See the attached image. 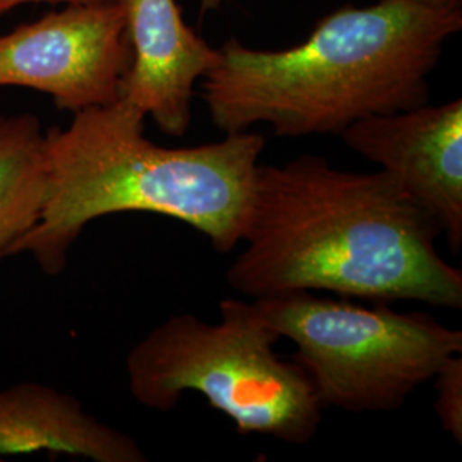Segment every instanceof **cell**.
<instances>
[{"label": "cell", "instance_id": "6da1fadb", "mask_svg": "<svg viewBox=\"0 0 462 462\" xmlns=\"http://www.w3.org/2000/svg\"><path fill=\"white\" fill-rule=\"evenodd\" d=\"M440 235L387 171H345L301 154L257 166L244 248L226 280L252 300L324 291L462 309V271L440 257Z\"/></svg>", "mask_w": 462, "mask_h": 462}, {"label": "cell", "instance_id": "7a4b0ae2", "mask_svg": "<svg viewBox=\"0 0 462 462\" xmlns=\"http://www.w3.org/2000/svg\"><path fill=\"white\" fill-rule=\"evenodd\" d=\"M461 30V9L410 0L345 5L290 49H248L230 38L200 79V98L221 133L267 124L278 137L339 135L365 116L430 103V74Z\"/></svg>", "mask_w": 462, "mask_h": 462}, {"label": "cell", "instance_id": "3957f363", "mask_svg": "<svg viewBox=\"0 0 462 462\" xmlns=\"http://www.w3.org/2000/svg\"><path fill=\"white\" fill-rule=\"evenodd\" d=\"M72 116L66 129L45 133V204L13 255L32 254L49 276H59L84 228L116 213L173 217L202 233L219 254L242 244L265 149L261 134L165 148L149 141L146 116L124 99Z\"/></svg>", "mask_w": 462, "mask_h": 462}, {"label": "cell", "instance_id": "277c9868", "mask_svg": "<svg viewBox=\"0 0 462 462\" xmlns=\"http://www.w3.org/2000/svg\"><path fill=\"white\" fill-rule=\"evenodd\" d=\"M219 317L208 324L196 315H171L148 332L127 356L134 399L170 413L185 393H198L238 433L310 444L324 408L303 366L276 353L280 334L254 301L225 298Z\"/></svg>", "mask_w": 462, "mask_h": 462}, {"label": "cell", "instance_id": "5b68a950", "mask_svg": "<svg viewBox=\"0 0 462 462\" xmlns=\"http://www.w3.org/2000/svg\"><path fill=\"white\" fill-rule=\"evenodd\" d=\"M257 310L312 380L322 408L391 413L462 353V330L427 312H397L389 303L356 305L346 298L290 291L255 298Z\"/></svg>", "mask_w": 462, "mask_h": 462}, {"label": "cell", "instance_id": "8992f818", "mask_svg": "<svg viewBox=\"0 0 462 462\" xmlns=\"http://www.w3.org/2000/svg\"><path fill=\"white\" fill-rule=\"evenodd\" d=\"M129 64L120 0L69 4L0 34V88L42 91L70 114L118 101Z\"/></svg>", "mask_w": 462, "mask_h": 462}, {"label": "cell", "instance_id": "52a82bcc", "mask_svg": "<svg viewBox=\"0 0 462 462\" xmlns=\"http://www.w3.org/2000/svg\"><path fill=\"white\" fill-rule=\"evenodd\" d=\"M435 217L454 254L462 248V99L365 116L339 134Z\"/></svg>", "mask_w": 462, "mask_h": 462}, {"label": "cell", "instance_id": "ba28073f", "mask_svg": "<svg viewBox=\"0 0 462 462\" xmlns=\"http://www.w3.org/2000/svg\"><path fill=\"white\" fill-rule=\"evenodd\" d=\"M131 64L120 99L131 103L170 137H182L192 122L199 83L217 60V49L185 21L177 0H120Z\"/></svg>", "mask_w": 462, "mask_h": 462}, {"label": "cell", "instance_id": "9c48e42d", "mask_svg": "<svg viewBox=\"0 0 462 462\" xmlns=\"http://www.w3.org/2000/svg\"><path fill=\"white\" fill-rule=\"evenodd\" d=\"M67 454L95 462H144L133 437L101 423L79 399L24 382L0 389V456Z\"/></svg>", "mask_w": 462, "mask_h": 462}, {"label": "cell", "instance_id": "30bf717a", "mask_svg": "<svg viewBox=\"0 0 462 462\" xmlns=\"http://www.w3.org/2000/svg\"><path fill=\"white\" fill-rule=\"evenodd\" d=\"M45 134L30 114L0 116V261L38 223L45 196Z\"/></svg>", "mask_w": 462, "mask_h": 462}, {"label": "cell", "instance_id": "8fae6325", "mask_svg": "<svg viewBox=\"0 0 462 462\" xmlns=\"http://www.w3.org/2000/svg\"><path fill=\"white\" fill-rule=\"evenodd\" d=\"M437 401L435 413L442 425L457 444L462 442V358L456 355L448 358L433 377Z\"/></svg>", "mask_w": 462, "mask_h": 462}, {"label": "cell", "instance_id": "7c38bea8", "mask_svg": "<svg viewBox=\"0 0 462 462\" xmlns=\"http://www.w3.org/2000/svg\"><path fill=\"white\" fill-rule=\"evenodd\" d=\"M32 2H50V4H89V2H110V0H0V17L7 14L11 9H14L21 4H32Z\"/></svg>", "mask_w": 462, "mask_h": 462}, {"label": "cell", "instance_id": "4fadbf2b", "mask_svg": "<svg viewBox=\"0 0 462 462\" xmlns=\"http://www.w3.org/2000/svg\"><path fill=\"white\" fill-rule=\"evenodd\" d=\"M414 4L431 7V9H440V11H456L461 9L462 0H410Z\"/></svg>", "mask_w": 462, "mask_h": 462}, {"label": "cell", "instance_id": "5bb4252c", "mask_svg": "<svg viewBox=\"0 0 462 462\" xmlns=\"http://www.w3.org/2000/svg\"><path fill=\"white\" fill-rule=\"evenodd\" d=\"M221 4H223V0H200V16H204L209 11L219 9Z\"/></svg>", "mask_w": 462, "mask_h": 462}]
</instances>
